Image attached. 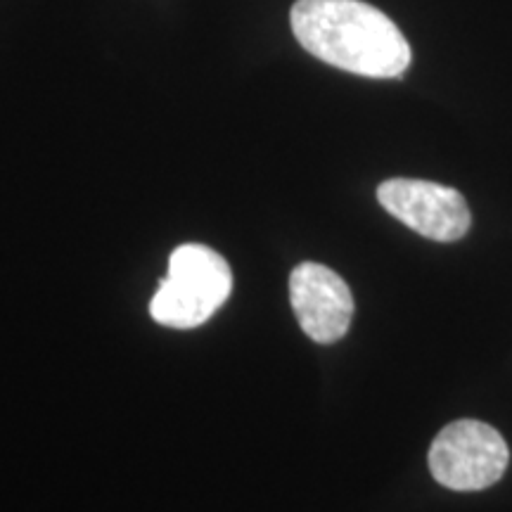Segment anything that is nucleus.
Returning <instances> with one entry per match:
<instances>
[{"label": "nucleus", "mask_w": 512, "mask_h": 512, "mask_svg": "<svg viewBox=\"0 0 512 512\" xmlns=\"http://www.w3.org/2000/svg\"><path fill=\"white\" fill-rule=\"evenodd\" d=\"M292 34L320 62L368 79H399L413 53L401 29L363 0H297Z\"/></svg>", "instance_id": "f257e3e1"}, {"label": "nucleus", "mask_w": 512, "mask_h": 512, "mask_svg": "<svg viewBox=\"0 0 512 512\" xmlns=\"http://www.w3.org/2000/svg\"><path fill=\"white\" fill-rule=\"evenodd\" d=\"M233 290V273L219 252L204 245L178 247L169 259V271L150 302L159 325L190 330L207 323Z\"/></svg>", "instance_id": "f03ea898"}, {"label": "nucleus", "mask_w": 512, "mask_h": 512, "mask_svg": "<svg viewBox=\"0 0 512 512\" xmlns=\"http://www.w3.org/2000/svg\"><path fill=\"white\" fill-rule=\"evenodd\" d=\"M427 463L446 489L482 491L503 477L510 448L496 427L482 420H456L434 437Z\"/></svg>", "instance_id": "7ed1b4c3"}, {"label": "nucleus", "mask_w": 512, "mask_h": 512, "mask_svg": "<svg viewBox=\"0 0 512 512\" xmlns=\"http://www.w3.org/2000/svg\"><path fill=\"white\" fill-rule=\"evenodd\" d=\"M377 202L422 238L456 242L472 226L465 197L456 188L418 178H392L377 188Z\"/></svg>", "instance_id": "20e7f679"}, {"label": "nucleus", "mask_w": 512, "mask_h": 512, "mask_svg": "<svg viewBox=\"0 0 512 512\" xmlns=\"http://www.w3.org/2000/svg\"><path fill=\"white\" fill-rule=\"evenodd\" d=\"M290 302L302 330L318 344L342 339L354 318V294L342 275L311 261L292 271Z\"/></svg>", "instance_id": "39448f33"}]
</instances>
